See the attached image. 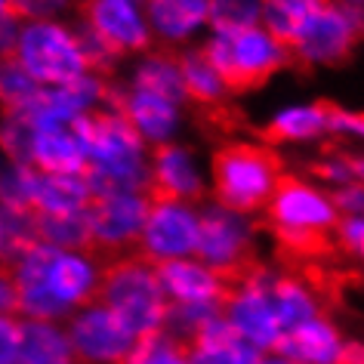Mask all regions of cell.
<instances>
[{
	"label": "cell",
	"mask_w": 364,
	"mask_h": 364,
	"mask_svg": "<svg viewBox=\"0 0 364 364\" xmlns=\"http://www.w3.org/2000/svg\"><path fill=\"white\" fill-rule=\"evenodd\" d=\"M213 204L225 213L250 216L266 207L287 161L262 142H220L213 151Z\"/></svg>",
	"instance_id": "obj_1"
},
{
	"label": "cell",
	"mask_w": 364,
	"mask_h": 364,
	"mask_svg": "<svg viewBox=\"0 0 364 364\" xmlns=\"http://www.w3.org/2000/svg\"><path fill=\"white\" fill-rule=\"evenodd\" d=\"M90 306L108 309L133 336H145L158 331L167 296L154 278L151 262H145L139 253H127L96 266V290Z\"/></svg>",
	"instance_id": "obj_2"
},
{
	"label": "cell",
	"mask_w": 364,
	"mask_h": 364,
	"mask_svg": "<svg viewBox=\"0 0 364 364\" xmlns=\"http://www.w3.org/2000/svg\"><path fill=\"white\" fill-rule=\"evenodd\" d=\"M198 50L220 80V87L225 90V96H244L253 90H262L278 71L287 68L281 47L259 25L213 34Z\"/></svg>",
	"instance_id": "obj_3"
},
{
	"label": "cell",
	"mask_w": 364,
	"mask_h": 364,
	"mask_svg": "<svg viewBox=\"0 0 364 364\" xmlns=\"http://www.w3.org/2000/svg\"><path fill=\"white\" fill-rule=\"evenodd\" d=\"M361 43V25L352 22L333 0H321L299 28L296 41L284 53L287 71L296 77H312L315 65L346 68L355 59V50Z\"/></svg>",
	"instance_id": "obj_4"
},
{
	"label": "cell",
	"mask_w": 364,
	"mask_h": 364,
	"mask_svg": "<svg viewBox=\"0 0 364 364\" xmlns=\"http://www.w3.org/2000/svg\"><path fill=\"white\" fill-rule=\"evenodd\" d=\"M13 59L38 87H65L87 75L84 56L62 22H22Z\"/></svg>",
	"instance_id": "obj_5"
},
{
	"label": "cell",
	"mask_w": 364,
	"mask_h": 364,
	"mask_svg": "<svg viewBox=\"0 0 364 364\" xmlns=\"http://www.w3.org/2000/svg\"><path fill=\"white\" fill-rule=\"evenodd\" d=\"M340 216L327 201V192H321L318 186L306 182L303 176L284 170L272 188L262 216L250 220L253 232H266V229H294V232H306V229H321V232H333Z\"/></svg>",
	"instance_id": "obj_6"
},
{
	"label": "cell",
	"mask_w": 364,
	"mask_h": 364,
	"mask_svg": "<svg viewBox=\"0 0 364 364\" xmlns=\"http://www.w3.org/2000/svg\"><path fill=\"white\" fill-rule=\"evenodd\" d=\"M149 179H145V204H182L195 207L207 201V188L195 170L192 149L176 142L145 145Z\"/></svg>",
	"instance_id": "obj_7"
},
{
	"label": "cell",
	"mask_w": 364,
	"mask_h": 364,
	"mask_svg": "<svg viewBox=\"0 0 364 364\" xmlns=\"http://www.w3.org/2000/svg\"><path fill=\"white\" fill-rule=\"evenodd\" d=\"M71 13L117 59L133 56V53H149L151 47L149 25H145L139 6L130 0H71Z\"/></svg>",
	"instance_id": "obj_8"
},
{
	"label": "cell",
	"mask_w": 364,
	"mask_h": 364,
	"mask_svg": "<svg viewBox=\"0 0 364 364\" xmlns=\"http://www.w3.org/2000/svg\"><path fill=\"white\" fill-rule=\"evenodd\" d=\"M71 355L80 364H117L136 336L102 306H87L65 321Z\"/></svg>",
	"instance_id": "obj_9"
},
{
	"label": "cell",
	"mask_w": 364,
	"mask_h": 364,
	"mask_svg": "<svg viewBox=\"0 0 364 364\" xmlns=\"http://www.w3.org/2000/svg\"><path fill=\"white\" fill-rule=\"evenodd\" d=\"M198 213L182 204H149L145 223L136 241V253L145 262L154 259H186L195 253Z\"/></svg>",
	"instance_id": "obj_10"
},
{
	"label": "cell",
	"mask_w": 364,
	"mask_h": 364,
	"mask_svg": "<svg viewBox=\"0 0 364 364\" xmlns=\"http://www.w3.org/2000/svg\"><path fill=\"white\" fill-rule=\"evenodd\" d=\"M253 229L250 216H235L220 207L204 204L198 216V241L192 257L207 269H223L232 262H241L253 257Z\"/></svg>",
	"instance_id": "obj_11"
},
{
	"label": "cell",
	"mask_w": 364,
	"mask_h": 364,
	"mask_svg": "<svg viewBox=\"0 0 364 364\" xmlns=\"http://www.w3.org/2000/svg\"><path fill=\"white\" fill-rule=\"evenodd\" d=\"M25 182L28 207L50 213H80L90 204V188L80 173H41L38 167L25 164L19 167Z\"/></svg>",
	"instance_id": "obj_12"
},
{
	"label": "cell",
	"mask_w": 364,
	"mask_h": 364,
	"mask_svg": "<svg viewBox=\"0 0 364 364\" xmlns=\"http://www.w3.org/2000/svg\"><path fill=\"white\" fill-rule=\"evenodd\" d=\"M343 343L346 336L333 321L312 318V321H303L284 333H278L272 355H281V358L296 364H333L343 352Z\"/></svg>",
	"instance_id": "obj_13"
},
{
	"label": "cell",
	"mask_w": 364,
	"mask_h": 364,
	"mask_svg": "<svg viewBox=\"0 0 364 364\" xmlns=\"http://www.w3.org/2000/svg\"><path fill=\"white\" fill-rule=\"evenodd\" d=\"M139 13L151 25V43L176 47L195 28H201L207 19V0H142Z\"/></svg>",
	"instance_id": "obj_14"
},
{
	"label": "cell",
	"mask_w": 364,
	"mask_h": 364,
	"mask_svg": "<svg viewBox=\"0 0 364 364\" xmlns=\"http://www.w3.org/2000/svg\"><path fill=\"white\" fill-rule=\"evenodd\" d=\"M154 278L167 303H213L216 281L198 259H154Z\"/></svg>",
	"instance_id": "obj_15"
},
{
	"label": "cell",
	"mask_w": 364,
	"mask_h": 364,
	"mask_svg": "<svg viewBox=\"0 0 364 364\" xmlns=\"http://www.w3.org/2000/svg\"><path fill=\"white\" fill-rule=\"evenodd\" d=\"M250 136H257L262 145L278 149V145H294V142H309V139H321L327 136V112H324V99H315L306 108H290L281 112L278 117H272L262 127H250Z\"/></svg>",
	"instance_id": "obj_16"
},
{
	"label": "cell",
	"mask_w": 364,
	"mask_h": 364,
	"mask_svg": "<svg viewBox=\"0 0 364 364\" xmlns=\"http://www.w3.org/2000/svg\"><path fill=\"white\" fill-rule=\"evenodd\" d=\"M50 287L59 303H65L71 312L87 309L93 303L96 290V262L80 257V253L56 250V257L50 262Z\"/></svg>",
	"instance_id": "obj_17"
},
{
	"label": "cell",
	"mask_w": 364,
	"mask_h": 364,
	"mask_svg": "<svg viewBox=\"0 0 364 364\" xmlns=\"http://www.w3.org/2000/svg\"><path fill=\"white\" fill-rule=\"evenodd\" d=\"M133 90L139 93H151L158 99H167L170 105H186V93H182V77L176 71V62H173V47H161V43H151L149 56H145L133 71L130 80Z\"/></svg>",
	"instance_id": "obj_18"
},
{
	"label": "cell",
	"mask_w": 364,
	"mask_h": 364,
	"mask_svg": "<svg viewBox=\"0 0 364 364\" xmlns=\"http://www.w3.org/2000/svg\"><path fill=\"white\" fill-rule=\"evenodd\" d=\"M28 164L41 173H80L87 167V154L84 145L77 142V136L68 127H59V130L34 133Z\"/></svg>",
	"instance_id": "obj_19"
},
{
	"label": "cell",
	"mask_w": 364,
	"mask_h": 364,
	"mask_svg": "<svg viewBox=\"0 0 364 364\" xmlns=\"http://www.w3.org/2000/svg\"><path fill=\"white\" fill-rule=\"evenodd\" d=\"M31 210L34 235L41 244H47L53 250H65V253H84L90 250V223L87 210L80 213H50V210Z\"/></svg>",
	"instance_id": "obj_20"
},
{
	"label": "cell",
	"mask_w": 364,
	"mask_h": 364,
	"mask_svg": "<svg viewBox=\"0 0 364 364\" xmlns=\"http://www.w3.org/2000/svg\"><path fill=\"white\" fill-rule=\"evenodd\" d=\"M13 364H75L65 331L43 321H22V343Z\"/></svg>",
	"instance_id": "obj_21"
},
{
	"label": "cell",
	"mask_w": 364,
	"mask_h": 364,
	"mask_svg": "<svg viewBox=\"0 0 364 364\" xmlns=\"http://www.w3.org/2000/svg\"><path fill=\"white\" fill-rule=\"evenodd\" d=\"M321 0H259V28L278 43L281 50H290L299 28L312 16Z\"/></svg>",
	"instance_id": "obj_22"
},
{
	"label": "cell",
	"mask_w": 364,
	"mask_h": 364,
	"mask_svg": "<svg viewBox=\"0 0 364 364\" xmlns=\"http://www.w3.org/2000/svg\"><path fill=\"white\" fill-rule=\"evenodd\" d=\"M188 114H192V124L201 130L207 139L216 142H229L235 133H250V121L247 114L241 112L232 99L216 105H188Z\"/></svg>",
	"instance_id": "obj_23"
},
{
	"label": "cell",
	"mask_w": 364,
	"mask_h": 364,
	"mask_svg": "<svg viewBox=\"0 0 364 364\" xmlns=\"http://www.w3.org/2000/svg\"><path fill=\"white\" fill-rule=\"evenodd\" d=\"M117 364H188V355L161 331H151L145 336H136L130 352Z\"/></svg>",
	"instance_id": "obj_24"
},
{
	"label": "cell",
	"mask_w": 364,
	"mask_h": 364,
	"mask_svg": "<svg viewBox=\"0 0 364 364\" xmlns=\"http://www.w3.org/2000/svg\"><path fill=\"white\" fill-rule=\"evenodd\" d=\"M216 34L259 25V0H207V19Z\"/></svg>",
	"instance_id": "obj_25"
},
{
	"label": "cell",
	"mask_w": 364,
	"mask_h": 364,
	"mask_svg": "<svg viewBox=\"0 0 364 364\" xmlns=\"http://www.w3.org/2000/svg\"><path fill=\"white\" fill-rule=\"evenodd\" d=\"M22 343V318L0 312V364H13Z\"/></svg>",
	"instance_id": "obj_26"
},
{
	"label": "cell",
	"mask_w": 364,
	"mask_h": 364,
	"mask_svg": "<svg viewBox=\"0 0 364 364\" xmlns=\"http://www.w3.org/2000/svg\"><path fill=\"white\" fill-rule=\"evenodd\" d=\"M0 312L16 315V269L6 266H0Z\"/></svg>",
	"instance_id": "obj_27"
},
{
	"label": "cell",
	"mask_w": 364,
	"mask_h": 364,
	"mask_svg": "<svg viewBox=\"0 0 364 364\" xmlns=\"http://www.w3.org/2000/svg\"><path fill=\"white\" fill-rule=\"evenodd\" d=\"M259 364H296V361H287V358H281V355H272V352H262Z\"/></svg>",
	"instance_id": "obj_28"
},
{
	"label": "cell",
	"mask_w": 364,
	"mask_h": 364,
	"mask_svg": "<svg viewBox=\"0 0 364 364\" xmlns=\"http://www.w3.org/2000/svg\"><path fill=\"white\" fill-rule=\"evenodd\" d=\"M0 19H6V0H0Z\"/></svg>",
	"instance_id": "obj_29"
},
{
	"label": "cell",
	"mask_w": 364,
	"mask_h": 364,
	"mask_svg": "<svg viewBox=\"0 0 364 364\" xmlns=\"http://www.w3.org/2000/svg\"><path fill=\"white\" fill-rule=\"evenodd\" d=\"M130 4H136V6H139V4H142V0H130Z\"/></svg>",
	"instance_id": "obj_30"
},
{
	"label": "cell",
	"mask_w": 364,
	"mask_h": 364,
	"mask_svg": "<svg viewBox=\"0 0 364 364\" xmlns=\"http://www.w3.org/2000/svg\"><path fill=\"white\" fill-rule=\"evenodd\" d=\"M68 4H71V0H68Z\"/></svg>",
	"instance_id": "obj_31"
}]
</instances>
